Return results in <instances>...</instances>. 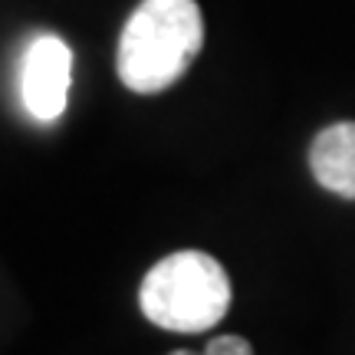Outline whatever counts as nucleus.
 <instances>
[{"label": "nucleus", "instance_id": "f257e3e1", "mask_svg": "<svg viewBox=\"0 0 355 355\" xmlns=\"http://www.w3.org/2000/svg\"><path fill=\"white\" fill-rule=\"evenodd\" d=\"M204 43L194 0H141L119 40V79L139 96H155L188 73Z\"/></svg>", "mask_w": 355, "mask_h": 355}, {"label": "nucleus", "instance_id": "f03ea898", "mask_svg": "<svg viewBox=\"0 0 355 355\" xmlns=\"http://www.w3.org/2000/svg\"><path fill=\"white\" fill-rule=\"evenodd\" d=\"M145 319L168 332H207L230 309L227 270L211 254L178 250L158 260L139 286Z\"/></svg>", "mask_w": 355, "mask_h": 355}, {"label": "nucleus", "instance_id": "7ed1b4c3", "mask_svg": "<svg viewBox=\"0 0 355 355\" xmlns=\"http://www.w3.org/2000/svg\"><path fill=\"white\" fill-rule=\"evenodd\" d=\"M69 83H73V50L53 33H40L24 56V109L37 122H56L69 99Z\"/></svg>", "mask_w": 355, "mask_h": 355}, {"label": "nucleus", "instance_id": "20e7f679", "mask_svg": "<svg viewBox=\"0 0 355 355\" xmlns=\"http://www.w3.org/2000/svg\"><path fill=\"white\" fill-rule=\"evenodd\" d=\"M309 168L326 191L355 201V122L322 128L309 148Z\"/></svg>", "mask_w": 355, "mask_h": 355}, {"label": "nucleus", "instance_id": "39448f33", "mask_svg": "<svg viewBox=\"0 0 355 355\" xmlns=\"http://www.w3.org/2000/svg\"><path fill=\"white\" fill-rule=\"evenodd\" d=\"M168 355H194V352L178 349V352H168ZM201 355H254V349H250V343L243 336H214Z\"/></svg>", "mask_w": 355, "mask_h": 355}]
</instances>
